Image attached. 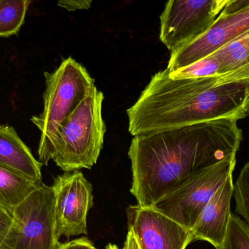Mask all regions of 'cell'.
<instances>
[{"instance_id": "obj_1", "label": "cell", "mask_w": 249, "mask_h": 249, "mask_svg": "<svg viewBox=\"0 0 249 249\" xmlns=\"http://www.w3.org/2000/svg\"><path fill=\"white\" fill-rule=\"evenodd\" d=\"M238 120L222 118L133 137L130 192L138 206L152 208L198 171L238 153Z\"/></svg>"}, {"instance_id": "obj_2", "label": "cell", "mask_w": 249, "mask_h": 249, "mask_svg": "<svg viewBox=\"0 0 249 249\" xmlns=\"http://www.w3.org/2000/svg\"><path fill=\"white\" fill-rule=\"evenodd\" d=\"M104 94L95 86L57 132L51 160L66 172L91 169L103 148L107 127L102 117Z\"/></svg>"}, {"instance_id": "obj_3", "label": "cell", "mask_w": 249, "mask_h": 249, "mask_svg": "<svg viewBox=\"0 0 249 249\" xmlns=\"http://www.w3.org/2000/svg\"><path fill=\"white\" fill-rule=\"evenodd\" d=\"M44 76L43 111L31 120L41 133L38 161L48 165L60 126L96 86L86 67L71 57L64 59L55 71L45 72Z\"/></svg>"}, {"instance_id": "obj_4", "label": "cell", "mask_w": 249, "mask_h": 249, "mask_svg": "<svg viewBox=\"0 0 249 249\" xmlns=\"http://www.w3.org/2000/svg\"><path fill=\"white\" fill-rule=\"evenodd\" d=\"M55 193L42 183L12 213V222L0 249H58Z\"/></svg>"}, {"instance_id": "obj_5", "label": "cell", "mask_w": 249, "mask_h": 249, "mask_svg": "<svg viewBox=\"0 0 249 249\" xmlns=\"http://www.w3.org/2000/svg\"><path fill=\"white\" fill-rule=\"evenodd\" d=\"M236 155L195 173L157 202L152 209L191 231L202 211L218 190L233 174Z\"/></svg>"}, {"instance_id": "obj_6", "label": "cell", "mask_w": 249, "mask_h": 249, "mask_svg": "<svg viewBox=\"0 0 249 249\" xmlns=\"http://www.w3.org/2000/svg\"><path fill=\"white\" fill-rule=\"evenodd\" d=\"M229 0H171L160 15V39L176 52L205 33Z\"/></svg>"}, {"instance_id": "obj_7", "label": "cell", "mask_w": 249, "mask_h": 249, "mask_svg": "<svg viewBox=\"0 0 249 249\" xmlns=\"http://www.w3.org/2000/svg\"><path fill=\"white\" fill-rule=\"evenodd\" d=\"M248 29L249 0H229L203 35L171 53L167 70L172 73L209 57Z\"/></svg>"}, {"instance_id": "obj_8", "label": "cell", "mask_w": 249, "mask_h": 249, "mask_svg": "<svg viewBox=\"0 0 249 249\" xmlns=\"http://www.w3.org/2000/svg\"><path fill=\"white\" fill-rule=\"evenodd\" d=\"M52 187L58 237L87 235L88 213L93 204L91 184L77 171L58 175Z\"/></svg>"}, {"instance_id": "obj_9", "label": "cell", "mask_w": 249, "mask_h": 249, "mask_svg": "<svg viewBox=\"0 0 249 249\" xmlns=\"http://www.w3.org/2000/svg\"><path fill=\"white\" fill-rule=\"evenodd\" d=\"M126 212L140 249H186L193 242L190 231L152 208L136 205Z\"/></svg>"}, {"instance_id": "obj_10", "label": "cell", "mask_w": 249, "mask_h": 249, "mask_svg": "<svg viewBox=\"0 0 249 249\" xmlns=\"http://www.w3.org/2000/svg\"><path fill=\"white\" fill-rule=\"evenodd\" d=\"M233 192L232 174L216 191L197 218L190 231L193 241H207L216 249L222 247L232 216L231 205Z\"/></svg>"}, {"instance_id": "obj_11", "label": "cell", "mask_w": 249, "mask_h": 249, "mask_svg": "<svg viewBox=\"0 0 249 249\" xmlns=\"http://www.w3.org/2000/svg\"><path fill=\"white\" fill-rule=\"evenodd\" d=\"M0 165L42 181V164L35 159L13 127L0 124Z\"/></svg>"}, {"instance_id": "obj_12", "label": "cell", "mask_w": 249, "mask_h": 249, "mask_svg": "<svg viewBox=\"0 0 249 249\" xmlns=\"http://www.w3.org/2000/svg\"><path fill=\"white\" fill-rule=\"evenodd\" d=\"M42 184L0 165V206L12 214L15 208Z\"/></svg>"}, {"instance_id": "obj_13", "label": "cell", "mask_w": 249, "mask_h": 249, "mask_svg": "<svg viewBox=\"0 0 249 249\" xmlns=\"http://www.w3.org/2000/svg\"><path fill=\"white\" fill-rule=\"evenodd\" d=\"M211 55L219 61V76L228 74L249 64V29Z\"/></svg>"}, {"instance_id": "obj_14", "label": "cell", "mask_w": 249, "mask_h": 249, "mask_svg": "<svg viewBox=\"0 0 249 249\" xmlns=\"http://www.w3.org/2000/svg\"><path fill=\"white\" fill-rule=\"evenodd\" d=\"M30 3L28 0H1L0 37L7 38L18 32Z\"/></svg>"}, {"instance_id": "obj_15", "label": "cell", "mask_w": 249, "mask_h": 249, "mask_svg": "<svg viewBox=\"0 0 249 249\" xmlns=\"http://www.w3.org/2000/svg\"><path fill=\"white\" fill-rule=\"evenodd\" d=\"M219 61L213 56L209 55L188 67L169 73V76L172 79L196 78L219 76Z\"/></svg>"}, {"instance_id": "obj_16", "label": "cell", "mask_w": 249, "mask_h": 249, "mask_svg": "<svg viewBox=\"0 0 249 249\" xmlns=\"http://www.w3.org/2000/svg\"><path fill=\"white\" fill-rule=\"evenodd\" d=\"M233 197L235 213L249 228V162L243 167L234 184Z\"/></svg>"}, {"instance_id": "obj_17", "label": "cell", "mask_w": 249, "mask_h": 249, "mask_svg": "<svg viewBox=\"0 0 249 249\" xmlns=\"http://www.w3.org/2000/svg\"><path fill=\"white\" fill-rule=\"evenodd\" d=\"M219 249H249V228L236 214L232 213L228 232Z\"/></svg>"}, {"instance_id": "obj_18", "label": "cell", "mask_w": 249, "mask_h": 249, "mask_svg": "<svg viewBox=\"0 0 249 249\" xmlns=\"http://www.w3.org/2000/svg\"><path fill=\"white\" fill-rule=\"evenodd\" d=\"M91 0H61L58 5L68 11L79 10H88L91 7Z\"/></svg>"}, {"instance_id": "obj_19", "label": "cell", "mask_w": 249, "mask_h": 249, "mask_svg": "<svg viewBox=\"0 0 249 249\" xmlns=\"http://www.w3.org/2000/svg\"><path fill=\"white\" fill-rule=\"evenodd\" d=\"M12 214L0 206V245L4 241L10 229Z\"/></svg>"}, {"instance_id": "obj_20", "label": "cell", "mask_w": 249, "mask_h": 249, "mask_svg": "<svg viewBox=\"0 0 249 249\" xmlns=\"http://www.w3.org/2000/svg\"><path fill=\"white\" fill-rule=\"evenodd\" d=\"M94 247L93 243L89 238L83 237L61 244L58 249H93Z\"/></svg>"}, {"instance_id": "obj_21", "label": "cell", "mask_w": 249, "mask_h": 249, "mask_svg": "<svg viewBox=\"0 0 249 249\" xmlns=\"http://www.w3.org/2000/svg\"><path fill=\"white\" fill-rule=\"evenodd\" d=\"M124 249H140L137 241L130 228H128V232H127L126 240L124 241Z\"/></svg>"}, {"instance_id": "obj_22", "label": "cell", "mask_w": 249, "mask_h": 249, "mask_svg": "<svg viewBox=\"0 0 249 249\" xmlns=\"http://www.w3.org/2000/svg\"><path fill=\"white\" fill-rule=\"evenodd\" d=\"M93 249H96V247H94ZM106 249H119V248H118V246L115 245V244H109L107 246Z\"/></svg>"}, {"instance_id": "obj_23", "label": "cell", "mask_w": 249, "mask_h": 249, "mask_svg": "<svg viewBox=\"0 0 249 249\" xmlns=\"http://www.w3.org/2000/svg\"><path fill=\"white\" fill-rule=\"evenodd\" d=\"M0 1H1V0H0Z\"/></svg>"}]
</instances>
